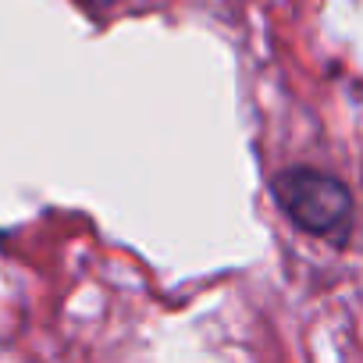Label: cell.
<instances>
[{
  "label": "cell",
  "instance_id": "1",
  "mask_svg": "<svg viewBox=\"0 0 363 363\" xmlns=\"http://www.w3.org/2000/svg\"><path fill=\"white\" fill-rule=\"evenodd\" d=\"M274 200L310 235L345 246L352 232V196L338 178L313 167H289L274 178Z\"/></svg>",
  "mask_w": 363,
  "mask_h": 363
}]
</instances>
